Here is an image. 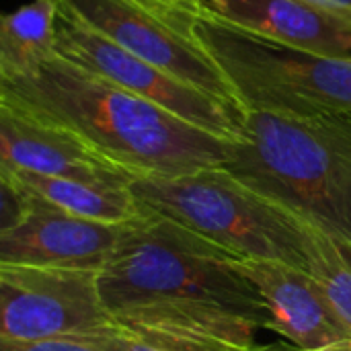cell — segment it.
<instances>
[{"label": "cell", "instance_id": "52a82bcc", "mask_svg": "<svg viewBox=\"0 0 351 351\" xmlns=\"http://www.w3.org/2000/svg\"><path fill=\"white\" fill-rule=\"evenodd\" d=\"M99 274L0 263V339L43 341L119 333L103 306Z\"/></svg>", "mask_w": 351, "mask_h": 351}, {"label": "cell", "instance_id": "8fae6325", "mask_svg": "<svg viewBox=\"0 0 351 351\" xmlns=\"http://www.w3.org/2000/svg\"><path fill=\"white\" fill-rule=\"evenodd\" d=\"M0 169L90 183H132L128 173L70 132L6 103H0Z\"/></svg>", "mask_w": 351, "mask_h": 351}, {"label": "cell", "instance_id": "5bb4252c", "mask_svg": "<svg viewBox=\"0 0 351 351\" xmlns=\"http://www.w3.org/2000/svg\"><path fill=\"white\" fill-rule=\"evenodd\" d=\"M58 0H31L2 16L0 80L39 70L56 53Z\"/></svg>", "mask_w": 351, "mask_h": 351}, {"label": "cell", "instance_id": "7c38bea8", "mask_svg": "<svg viewBox=\"0 0 351 351\" xmlns=\"http://www.w3.org/2000/svg\"><path fill=\"white\" fill-rule=\"evenodd\" d=\"M197 10L271 41L351 62L350 16L308 0H197Z\"/></svg>", "mask_w": 351, "mask_h": 351}, {"label": "cell", "instance_id": "277c9868", "mask_svg": "<svg viewBox=\"0 0 351 351\" xmlns=\"http://www.w3.org/2000/svg\"><path fill=\"white\" fill-rule=\"evenodd\" d=\"M130 189L146 214L189 230L230 257L308 269L306 220L255 191L226 167L136 177Z\"/></svg>", "mask_w": 351, "mask_h": 351}, {"label": "cell", "instance_id": "30bf717a", "mask_svg": "<svg viewBox=\"0 0 351 351\" xmlns=\"http://www.w3.org/2000/svg\"><path fill=\"white\" fill-rule=\"evenodd\" d=\"M230 261L263 296L269 313L267 331L302 351L351 339L350 327L308 269L267 259L230 257Z\"/></svg>", "mask_w": 351, "mask_h": 351}, {"label": "cell", "instance_id": "d6986e66", "mask_svg": "<svg viewBox=\"0 0 351 351\" xmlns=\"http://www.w3.org/2000/svg\"><path fill=\"white\" fill-rule=\"evenodd\" d=\"M119 339H121V348H123V351H160L156 350V348H152V346H146V343L134 339V337L121 335V333H119Z\"/></svg>", "mask_w": 351, "mask_h": 351}, {"label": "cell", "instance_id": "2e32d148", "mask_svg": "<svg viewBox=\"0 0 351 351\" xmlns=\"http://www.w3.org/2000/svg\"><path fill=\"white\" fill-rule=\"evenodd\" d=\"M0 351H123L119 333L95 337H62L43 341H4Z\"/></svg>", "mask_w": 351, "mask_h": 351}, {"label": "cell", "instance_id": "ac0fdd59", "mask_svg": "<svg viewBox=\"0 0 351 351\" xmlns=\"http://www.w3.org/2000/svg\"><path fill=\"white\" fill-rule=\"evenodd\" d=\"M245 351H302L300 348L292 346L290 341H274V343H255Z\"/></svg>", "mask_w": 351, "mask_h": 351}, {"label": "cell", "instance_id": "8992f818", "mask_svg": "<svg viewBox=\"0 0 351 351\" xmlns=\"http://www.w3.org/2000/svg\"><path fill=\"white\" fill-rule=\"evenodd\" d=\"M58 4L130 53L247 115L234 86L195 35L197 0H58Z\"/></svg>", "mask_w": 351, "mask_h": 351}, {"label": "cell", "instance_id": "6da1fadb", "mask_svg": "<svg viewBox=\"0 0 351 351\" xmlns=\"http://www.w3.org/2000/svg\"><path fill=\"white\" fill-rule=\"evenodd\" d=\"M99 288L115 329L160 351H245L269 325L228 253L150 214L128 228Z\"/></svg>", "mask_w": 351, "mask_h": 351}, {"label": "cell", "instance_id": "9a60e30c", "mask_svg": "<svg viewBox=\"0 0 351 351\" xmlns=\"http://www.w3.org/2000/svg\"><path fill=\"white\" fill-rule=\"evenodd\" d=\"M308 224V271L317 278L337 315L351 331V243Z\"/></svg>", "mask_w": 351, "mask_h": 351}, {"label": "cell", "instance_id": "ba28073f", "mask_svg": "<svg viewBox=\"0 0 351 351\" xmlns=\"http://www.w3.org/2000/svg\"><path fill=\"white\" fill-rule=\"evenodd\" d=\"M56 53L218 138L230 142L243 138L247 123L245 113L130 53L78 23L62 6L56 23Z\"/></svg>", "mask_w": 351, "mask_h": 351}, {"label": "cell", "instance_id": "5b68a950", "mask_svg": "<svg viewBox=\"0 0 351 351\" xmlns=\"http://www.w3.org/2000/svg\"><path fill=\"white\" fill-rule=\"evenodd\" d=\"M195 35L222 68L243 109L319 117L351 111V62L271 41L197 12Z\"/></svg>", "mask_w": 351, "mask_h": 351}, {"label": "cell", "instance_id": "9c48e42d", "mask_svg": "<svg viewBox=\"0 0 351 351\" xmlns=\"http://www.w3.org/2000/svg\"><path fill=\"white\" fill-rule=\"evenodd\" d=\"M0 183V263L101 271L132 226L74 216Z\"/></svg>", "mask_w": 351, "mask_h": 351}, {"label": "cell", "instance_id": "3957f363", "mask_svg": "<svg viewBox=\"0 0 351 351\" xmlns=\"http://www.w3.org/2000/svg\"><path fill=\"white\" fill-rule=\"evenodd\" d=\"M224 167L255 191L351 243V111L319 117L249 111Z\"/></svg>", "mask_w": 351, "mask_h": 351}, {"label": "cell", "instance_id": "ffe728a7", "mask_svg": "<svg viewBox=\"0 0 351 351\" xmlns=\"http://www.w3.org/2000/svg\"><path fill=\"white\" fill-rule=\"evenodd\" d=\"M311 351H351V339H341V341H335V343H329V346Z\"/></svg>", "mask_w": 351, "mask_h": 351}, {"label": "cell", "instance_id": "e0dca14e", "mask_svg": "<svg viewBox=\"0 0 351 351\" xmlns=\"http://www.w3.org/2000/svg\"><path fill=\"white\" fill-rule=\"evenodd\" d=\"M313 4H319L323 8H329V10H335L339 14H346L351 19V0H308Z\"/></svg>", "mask_w": 351, "mask_h": 351}, {"label": "cell", "instance_id": "44dd1931", "mask_svg": "<svg viewBox=\"0 0 351 351\" xmlns=\"http://www.w3.org/2000/svg\"><path fill=\"white\" fill-rule=\"evenodd\" d=\"M169 2H195V0H169Z\"/></svg>", "mask_w": 351, "mask_h": 351}, {"label": "cell", "instance_id": "7a4b0ae2", "mask_svg": "<svg viewBox=\"0 0 351 351\" xmlns=\"http://www.w3.org/2000/svg\"><path fill=\"white\" fill-rule=\"evenodd\" d=\"M0 103L70 132L132 179L224 167L232 146L58 53L33 74L2 78Z\"/></svg>", "mask_w": 351, "mask_h": 351}, {"label": "cell", "instance_id": "4fadbf2b", "mask_svg": "<svg viewBox=\"0 0 351 351\" xmlns=\"http://www.w3.org/2000/svg\"><path fill=\"white\" fill-rule=\"evenodd\" d=\"M0 181L68 214L99 222L136 224L148 216L130 185L121 183H90L16 169H0Z\"/></svg>", "mask_w": 351, "mask_h": 351}]
</instances>
